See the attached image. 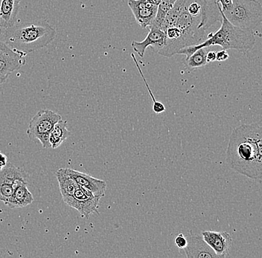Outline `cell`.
Returning a JSON list of instances; mask_svg holds the SVG:
<instances>
[{"instance_id": "cell-19", "label": "cell", "mask_w": 262, "mask_h": 258, "mask_svg": "<svg viewBox=\"0 0 262 258\" xmlns=\"http://www.w3.org/2000/svg\"><path fill=\"white\" fill-rule=\"evenodd\" d=\"M192 1L193 0H178L176 2L174 6L170 10L169 12L167 14L166 17L165 18L161 28L164 32L168 28L175 25L178 18L181 15L186 6H188V4Z\"/></svg>"}, {"instance_id": "cell-30", "label": "cell", "mask_w": 262, "mask_h": 258, "mask_svg": "<svg viewBox=\"0 0 262 258\" xmlns=\"http://www.w3.org/2000/svg\"><path fill=\"white\" fill-rule=\"evenodd\" d=\"M6 46H7V45H6V44L4 42L2 41V40H0V50H3V49L6 48Z\"/></svg>"}, {"instance_id": "cell-24", "label": "cell", "mask_w": 262, "mask_h": 258, "mask_svg": "<svg viewBox=\"0 0 262 258\" xmlns=\"http://www.w3.org/2000/svg\"><path fill=\"white\" fill-rule=\"evenodd\" d=\"M174 243L176 246H178V249L180 250L184 249L187 246V239L186 237H185L183 233H179L174 239Z\"/></svg>"}, {"instance_id": "cell-22", "label": "cell", "mask_w": 262, "mask_h": 258, "mask_svg": "<svg viewBox=\"0 0 262 258\" xmlns=\"http://www.w3.org/2000/svg\"><path fill=\"white\" fill-rule=\"evenodd\" d=\"M131 58H132L133 60H134V62H135V64L137 67V69H138L139 73H140L141 76H142V79H143L144 83H145V86H146L147 90H148L149 95H150V97H151L152 101H153L154 112H155L156 114H157V115H159V114L163 113V112H165V105H164L163 103L156 100L155 96H154L153 92H152L151 89H150V87H149L148 83H147L146 79H145V77H144L143 73H142V70H141L140 66H139L138 62H137V60L136 59L134 54H131Z\"/></svg>"}, {"instance_id": "cell-27", "label": "cell", "mask_w": 262, "mask_h": 258, "mask_svg": "<svg viewBox=\"0 0 262 258\" xmlns=\"http://www.w3.org/2000/svg\"><path fill=\"white\" fill-rule=\"evenodd\" d=\"M8 164V158L4 153L0 151V170L3 169Z\"/></svg>"}, {"instance_id": "cell-25", "label": "cell", "mask_w": 262, "mask_h": 258, "mask_svg": "<svg viewBox=\"0 0 262 258\" xmlns=\"http://www.w3.org/2000/svg\"><path fill=\"white\" fill-rule=\"evenodd\" d=\"M217 3L220 4L222 12L225 14L232 8L233 0H217Z\"/></svg>"}, {"instance_id": "cell-12", "label": "cell", "mask_w": 262, "mask_h": 258, "mask_svg": "<svg viewBox=\"0 0 262 258\" xmlns=\"http://www.w3.org/2000/svg\"><path fill=\"white\" fill-rule=\"evenodd\" d=\"M65 171L69 175L73 178L78 185L90 191L94 195L101 197V198L105 195L106 189L105 181L96 179L89 174L70 169V168H65Z\"/></svg>"}, {"instance_id": "cell-26", "label": "cell", "mask_w": 262, "mask_h": 258, "mask_svg": "<svg viewBox=\"0 0 262 258\" xmlns=\"http://www.w3.org/2000/svg\"><path fill=\"white\" fill-rule=\"evenodd\" d=\"M229 58V55L227 50H222L216 52V60L219 62L226 61Z\"/></svg>"}, {"instance_id": "cell-2", "label": "cell", "mask_w": 262, "mask_h": 258, "mask_svg": "<svg viewBox=\"0 0 262 258\" xmlns=\"http://www.w3.org/2000/svg\"><path fill=\"white\" fill-rule=\"evenodd\" d=\"M56 31L45 20L33 21L3 29L0 40L11 50L27 55L53 41Z\"/></svg>"}, {"instance_id": "cell-6", "label": "cell", "mask_w": 262, "mask_h": 258, "mask_svg": "<svg viewBox=\"0 0 262 258\" xmlns=\"http://www.w3.org/2000/svg\"><path fill=\"white\" fill-rule=\"evenodd\" d=\"M28 183L27 174L11 163L0 170V201L6 202L11 198L16 186Z\"/></svg>"}, {"instance_id": "cell-31", "label": "cell", "mask_w": 262, "mask_h": 258, "mask_svg": "<svg viewBox=\"0 0 262 258\" xmlns=\"http://www.w3.org/2000/svg\"><path fill=\"white\" fill-rule=\"evenodd\" d=\"M3 29H2L1 27H0V37H1L2 34H3Z\"/></svg>"}, {"instance_id": "cell-17", "label": "cell", "mask_w": 262, "mask_h": 258, "mask_svg": "<svg viewBox=\"0 0 262 258\" xmlns=\"http://www.w3.org/2000/svg\"><path fill=\"white\" fill-rule=\"evenodd\" d=\"M56 177L59 184L60 194L63 202L71 197L76 191L78 184L67 172L65 168H60L56 172Z\"/></svg>"}, {"instance_id": "cell-4", "label": "cell", "mask_w": 262, "mask_h": 258, "mask_svg": "<svg viewBox=\"0 0 262 258\" xmlns=\"http://www.w3.org/2000/svg\"><path fill=\"white\" fill-rule=\"evenodd\" d=\"M224 14L231 24L242 29L253 31L262 24V6L257 0H233L231 9Z\"/></svg>"}, {"instance_id": "cell-13", "label": "cell", "mask_w": 262, "mask_h": 258, "mask_svg": "<svg viewBox=\"0 0 262 258\" xmlns=\"http://www.w3.org/2000/svg\"><path fill=\"white\" fill-rule=\"evenodd\" d=\"M201 6V22L200 29L206 31L222 19L221 6L217 0H194Z\"/></svg>"}, {"instance_id": "cell-10", "label": "cell", "mask_w": 262, "mask_h": 258, "mask_svg": "<svg viewBox=\"0 0 262 258\" xmlns=\"http://www.w3.org/2000/svg\"><path fill=\"white\" fill-rule=\"evenodd\" d=\"M166 42L165 32L159 28L151 26L145 40L142 42L132 41L131 46L134 52L141 58H143L147 47H151L152 50L158 53L162 50Z\"/></svg>"}, {"instance_id": "cell-5", "label": "cell", "mask_w": 262, "mask_h": 258, "mask_svg": "<svg viewBox=\"0 0 262 258\" xmlns=\"http://www.w3.org/2000/svg\"><path fill=\"white\" fill-rule=\"evenodd\" d=\"M61 119V115L54 111L41 109L29 122V128L26 131L28 137L32 141L38 140L42 148H50L49 135L55 124Z\"/></svg>"}, {"instance_id": "cell-15", "label": "cell", "mask_w": 262, "mask_h": 258, "mask_svg": "<svg viewBox=\"0 0 262 258\" xmlns=\"http://www.w3.org/2000/svg\"><path fill=\"white\" fill-rule=\"evenodd\" d=\"M21 0H1L0 3V27L7 29L17 24Z\"/></svg>"}, {"instance_id": "cell-20", "label": "cell", "mask_w": 262, "mask_h": 258, "mask_svg": "<svg viewBox=\"0 0 262 258\" xmlns=\"http://www.w3.org/2000/svg\"><path fill=\"white\" fill-rule=\"evenodd\" d=\"M208 48H201L196 50L192 55H190L188 58H186L185 63L186 68L190 71L196 69V68H202L207 64L206 61V55L208 53Z\"/></svg>"}, {"instance_id": "cell-8", "label": "cell", "mask_w": 262, "mask_h": 258, "mask_svg": "<svg viewBox=\"0 0 262 258\" xmlns=\"http://www.w3.org/2000/svg\"><path fill=\"white\" fill-rule=\"evenodd\" d=\"M26 55L10 47L0 50V85L7 81L10 75L26 64Z\"/></svg>"}, {"instance_id": "cell-21", "label": "cell", "mask_w": 262, "mask_h": 258, "mask_svg": "<svg viewBox=\"0 0 262 258\" xmlns=\"http://www.w3.org/2000/svg\"><path fill=\"white\" fill-rule=\"evenodd\" d=\"M177 1L178 0H161L160 5L158 6L157 17H156L155 22H154L152 26H155V27L161 29L167 14L173 8Z\"/></svg>"}, {"instance_id": "cell-16", "label": "cell", "mask_w": 262, "mask_h": 258, "mask_svg": "<svg viewBox=\"0 0 262 258\" xmlns=\"http://www.w3.org/2000/svg\"><path fill=\"white\" fill-rule=\"evenodd\" d=\"M33 201L34 197L28 189V183H21L16 186L6 205L12 209L24 208L31 205Z\"/></svg>"}, {"instance_id": "cell-28", "label": "cell", "mask_w": 262, "mask_h": 258, "mask_svg": "<svg viewBox=\"0 0 262 258\" xmlns=\"http://www.w3.org/2000/svg\"><path fill=\"white\" fill-rule=\"evenodd\" d=\"M216 60V52H208L207 55H206V61L207 63H212Z\"/></svg>"}, {"instance_id": "cell-11", "label": "cell", "mask_w": 262, "mask_h": 258, "mask_svg": "<svg viewBox=\"0 0 262 258\" xmlns=\"http://www.w3.org/2000/svg\"><path fill=\"white\" fill-rule=\"evenodd\" d=\"M202 237L206 243L212 248L219 257H226L229 256V251L232 244V238L226 231H205Z\"/></svg>"}, {"instance_id": "cell-23", "label": "cell", "mask_w": 262, "mask_h": 258, "mask_svg": "<svg viewBox=\"0 0 262 258\" xmlns=\"http://www.w3.org/2000/svg\"><path fill=\"white\" fill-rule=\"evenodd\" d=\"M188 11L191 15L193 17H198L201 16V6L196 3L194 0H193L191 3H189L188 6Z\"/></svg>"}, {"instance_id": "cell-3", "label": "cell", "mask_w": 262, "mask_h": 258, "mask_svg": "<svg viewBox=\"0 0 262 258\" xmlns=\"http://www.w3.org/2000/svg\"><path fill=\"white\" fill-rule=\"evenodd\" d=\"M221 26L214 33L208 34L206 40L198 45L186 47L178 52V55H186L188 58L196 50L219 45L222 50H235L241 53L247 54L252 50L255 43L253 31L242 29L231 24L221 9Z\"/></svg>"}, {"instance_id": "cell-18", "label": "cell", "mask_w": 262, "mask_h": 258, "mask_svg": "<svg viewBox=\"0 0 262 258\" xmlns=\"http://www.w3.org/2000/svg\"><path fill=\"white\" fill-rule=\"evenodd\" d=\"M70 133L67 129V121L60 120L55 124L49 135V144L52 149L59 148L70 137Z\"/></svg>"}, {"instance_id": "cell-29", "label": "cell", "mask_w": 262, "mask_h": 258, "mask_svg": "<svg viewBox=\"0 0 262 258\" xmlns=\"http://www.w3.org/2000/svg\"><path fill=\"white\" fill-rule=\"evenodd\" d=\"M149 3H151L152 5H155V6H158L160 5V2L161 0H147Z\"/></svg>"}, {"instance_id": "cell-14", "label": "cell", "mask_w": 262, "mask_h": 258, "mask_svg": "<svg viewBox=\"0 0 262 258\" xmlns=\"http://www.w3.org/2000/svg\"><path fill=\"white\" fill-rule=\"evenodd\" d=\"M187 246L182 251L188 258L219 257L203 237L189 234L186 236Z\"/></svg>"}, {"instance_id": "cell-7", "label": "cell", "mask_w": 262, "mask_h": 258, "mask_svg": "<svg viewBox=\"0 0 262 258\" xmlns=\"http://www.w3.org/2000/svg\"><path fill=\"white\" fill-rule=\"evenodd\" d=\"M101 199V197L78 185L73 195L64 202L69 206L78 210L82 217L88 219L93 214L98 213V204Z\"/></svg>"}, {"instance_id": "cell-1", "label": "cell", "mask_w": 262, "mask_h": 258, "mask_svg": "<svg viewBox=\"0 0 262 258\" xmlns=\"http://www.w3.org/2000/svg\"><path fill=\"white\" fill-rule=\"evenodd\" d=\"M226 161L238 174L253 180L262 181V127L251 124L233 129Z\"/></svg>"}, {"instance_id": "cell-9", "label": "cell", "mask_w": 262, "mask_h": 258, "mask_svg": "<svg viewBox=\"0 0 262 258\" xmlns=\"http://www.w3.org/2000/svg\"><path fill=\"white\" fill-rule=\"evenodd\" d=\"M130 7L136 21L142 29H150L157 17L158 6L147 0H129Z\"/></svg>"}]
</instances>
